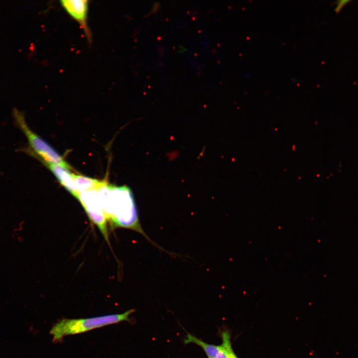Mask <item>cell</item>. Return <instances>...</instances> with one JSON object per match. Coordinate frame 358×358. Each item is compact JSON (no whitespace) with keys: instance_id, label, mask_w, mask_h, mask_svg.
<instances>
[{"instance_id":"cell-1","label":"cell","mask_w":358,"mask_h":358,"mask_svg":"<svg viewBox=\"0 0 358 358\" xmlns=\"http://www.w3.org/2000/svg\"><path fill=\"white\" fill-rule=\"evenodd\" d=\"M97 190L107 220H109L112 227L137 232L162 251L171 256H178L158 245L145 232L140 221L133 194L129 187L109 184L106 181Z\"/></svg>"},{"instance_id":"cell-2","label":"cell","mask_w":358,"mask_h":358,"mask_svg":"<svg viewBox=\"0 0 358 358\" xmlns=\"http://www.w3.org/2000/svg\"><path fill=\"white\" fill-rule=\"evenodd\" d=\"M135 311L130 309L123 313L114 314L87 318H63L55 323L50 331L53 342L57 343L70 335L85 333L107 325L129 321V316Z\"/></svg>"},{"instance_id":"cell-3","label":"cell","mask_w":358,"mask_h":358,"mask_svg":"<svg viewBox=\"0 0 358 358\" xmlns=\"http://www.w3.org/2000/svg\"><path fill=\"white\" fill-rule=\"evenodd\" d=\"M12 115L17 126L25 135L33 155H36L44 164H53L68 170L72 169L56 150L31 129L23 112L15 108L12 110Z\"/></svg>"},{"instance_id":"cell-4","label":"cell","mask_w":358,"mask_h":358,"mask_svg":"<svg viewBox=\"0 0 358 358\" xmlns=\"http://www.w3.org/2000/svg\"><path fill=\"white\" fill-rule=\"evenodd\" d=\"M89 219L98 228L104 239L108 242L107 218L104 212L97 189L82 192L77 198Z\"/></svg>"},{"instance_id":"cell-5","label":"cell","mask_w":358,"mask_h":358,"mask_svg":"<svg viewBox=\"0 0 358 358\" xmlns=\"http://www.w3.org/2000/svg\"><path fill=\"white\" fill-rule=\"evenodd\" d=\"M60 4L66 12L83 29L88 41L91 40V32L88 26L89 1L86 0H62Z\"/></svg>"},{"instance_id":"cell-6","label":"cell","mask_w":358,"mask_h":358,"mask_svg":"<svg viewBox=\"0 0 358 358\" xmlns=\"http://www.w3.org/2000/svg\"><path fill=\"white\" fill-rule=\"evenodd\" d=\"M51 171L62 186L77 198L79 194L75 188L74 174L68 169L53 164H45Z\"/></svg>"},{"instance_id":"cell-7","label":"cell","mask_w":358,"mask_h":358,"mask_svg":"<svg viewBox=\"0 0 358 358\" xmlns=\"http://www.w3.org/2000/svg\"><path fill=\"white\" fill-rule=\"evenodd\" d=\"M184 343H193L200 346L208 358H228L226 348L222 343L218 346L209 344L189 333L187 334Z\"/></svg>"},{"instance_id":"cell-8","label":"cell","mask_w":358,"mask_h":358,"mask_svg":"<svg viewBox=\"0 0 358 358\" xmlns=\"http://www.w3.org/2000/svg\"><path fill=\"white\" fill-rule=\"evenodd\" d=\"M74 179L75 188L78 194L87 191L98 189L106 182L76 174H74Z\"/></svg>"},{"instance_id":"cell-9","label":"cell","mask_w":358,"mask_h":358,"mask_svg":"<svg viewBox=\"0 0 358 358\" xmlns=\"http://www.w3.org/2000/svg\"><path fill=\"white\" fill-rule=\"evenodd\" d=\"M222 344L224 345L228 358H239L234 352L231 342V335L229 331H225L221 333Z\"/></svg>"},{"instance_id":"cell-10","label":"cell","mask_w":358,"mask_h":358,"mask_svg":"<svg viewBox=\"0 0 358 358\" xmlns=\"http://www.w3.org/2000/svg\"><path fill=\"white\" fill-rule=\"evenodd\" d=\"M350 2V0H347L337 1L335 8V12L337 13L339 12L341 9Z\"/></svg>"}]
</instances>
